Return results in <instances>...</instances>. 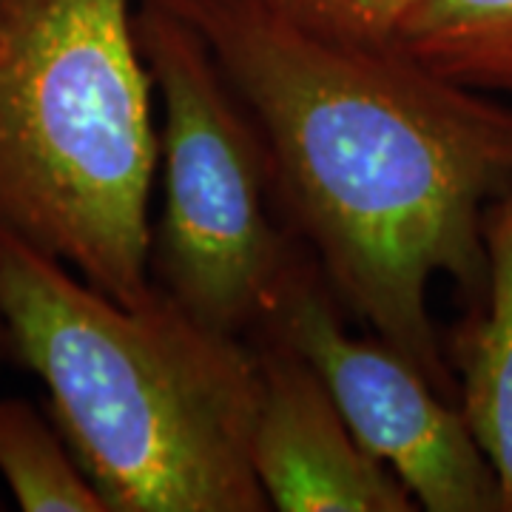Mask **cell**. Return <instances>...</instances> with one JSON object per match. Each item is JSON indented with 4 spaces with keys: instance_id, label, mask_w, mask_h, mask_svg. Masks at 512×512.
<instances>
[{
    "instance_id": "3",
    "label": "cell",
    "mask_w": 512,
    "mask_h": 512,
    "mask_svg": "<svg viewBox=\"0 0 512 512\" xmlns=\"http://www.w3.org/2000/svg\"><path fill=\"white\" fill-rule=\"evenodd\" d=\"M154 114L137 0H0V231L123 305L154 291Z\"/></svg>"
},
{
    "instance_id": "2",
    "label": "cell",
    "mask_w": 512,
    "mask_h": 512,
    "mask_svg": "<svg viewBox=\"0 0 512 512\" xmlns=\"http://www.w3.org/2000/svg\"><path fill=\"white\" fill-rule=\"evenodd\" d=\"M0 319L109 512L271 510L251 461L259 359L245 336L157 282L123 305L9 231Z\"/></svg>"
},
{
    "instance_id": "1",
    "label": "cell",
    "mask_w": 512,
    "mask_h": 512,
    "mask_svg": "<svg viewBox=\"0 0 512 512\" xmlns=\"http://www.w3.org/2000/svg\"><path fill=\"white\" fill-rule=\"evenodd\" d=\"M165 3L254 117L276 202L339 302L447 396L430 288L484 285V214L512 185V106L265 0Z\"/></svg>"
},
{
    "instance_id": "6",
    "label": "cell",
    "mask_w": 512,
    "mask_h": 512,
    "mask_svg": "<svg viewBox=\"0 0 512 512\" xmlns=\"http://www.w3.org/2000/svg\"><path fill=\"white\" fill-rule=\"evenodd\" d=\"M254 336L259 402L251 461L271 510H419L402 481L353 436L308 359L274 333Z\"/></svg>"
},
{
    "instance_id": "12",
    "label": "cell",
    "mask_w": 512,
    "mask_h": 512,
    "mask_svg": "<svg viewBox=\"0 0 512 512\" xmlns=\"http://www.w3.org/2000/svg\"><path fill=\"white\" fill-rule=\"evenodd\" d=\"M0 510H3V504H0Z\"/></svg>"
},
{
    "instance_id": "11",
    "label": "cell",
    "mask_w": 512,
    "mask_h": 512,
    "mask_svg": "<svg viewBox=\"0 0 512 512\" xmlns=\"http://www.w3.org/2000/svg\"><path fill=\"white\" fill-rule=\"evenodd\" d=\"M0 365H15V359H12V342H9V333H6L3 319H0Z\"/></svg>"
},
{
    "instance_id": "8",
    "label": "cell",
    "mask_w": 512,
    "mask_h": 512,
    "mask_svg": "<svg viewBox=\"0 0 512 512\" xmlns=\"http://www.w3.org/2000/svg\"><path fill=\"white\" fill-rule=\"evenodd\" d=\"M393 46L481 94H512V0H421Z\"/></svg>"
},
{
    "instance_id": "4",
    "label": "cell",
    "mask_w": 512,
    "mask_h": 512,
    "mask_svg": "<svg viewBox=\"0 0 512 512\" xmlns=\"http://www.w3.org/2000/svg\"><path fill=\"white\" fill-rule=\"evenodd\" d=\"M137 40L163 114L151 279L205 325L256 333L299 254L271 211L265 140L205 37L177 9L137 0Z\"/></svg>"
},
{
    "instance_id": "10",
    "label": "cell",
    "mask_w": 512,
    "mask_h": 512,
    "mask_svg": "<svg viewBox=\"0 0 512 512\" xmlns=\"http://www.w3.org/2000/svg\"><path fill=\"white\" fill-rule=\"evenodd\" d=\"M313 32L367 46H393L402 20L421 0H265Z\"/></svg>"
},
{
    "instance_id": "7",
    "label": "cell",
    "mask_w": 512,
    "mask_h": 512,
    "mask_svg": "<svg viewBox=\"0 0 512 512\" xmlns=\"http://www.w3.org/2000/svg\"><path fill=\"white\" fill-rule=\"evenodd\" d=\"M487 305L458 333L461 413L512 512V185L484 214Z\"/></svg>"
},
{
    "instance_id": "9",
    "label": "cell",
    "mask_w": 512,
    "mask_h": 512,
    "mask_svg": "<svg viewBox=\"0 0 512 512\" xmlns=\"http://www.w3.org/2000/svg\"><path fill=\"white\" fill-rule=\"evenodd\" d=\"M0 481L26 512H109L52 416L0 396Z\"/></svg>"
},
{
    "instance_id": "5",
    "label": "cell",
    "mask_w": 512,
    "mask_h": 512,
    "mask_svg": "<svg viewBox=\"0 0 512 512\" xmlns=\"http://www.w3.org/2000/svg\"><path fill=\"white\" fill-rule=\"evenodd\" d=\"M256 333H274L319 373L353 436L430 512H504L501 484L461 410L382 339L353 336L308 254L293 256Z\"/></svg>"
}]
</instances>
